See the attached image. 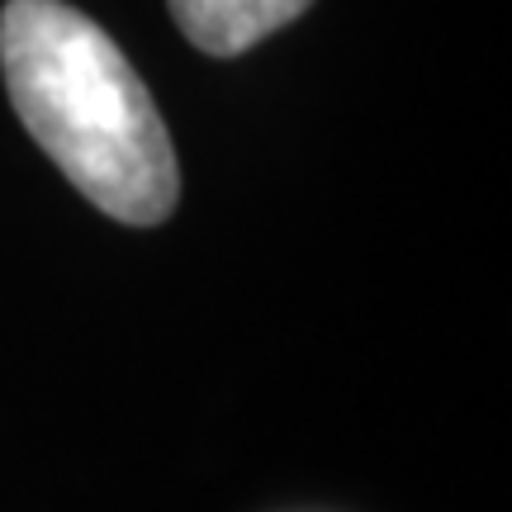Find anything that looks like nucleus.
<instances>
[{
  "instance_id": "obj_2",
  "label": "nucleus",
  "mask_w": 512,
  "mask_h": 512,
  "mask_svg": "<svg viewBox=\"0 0 512 512\" xmlns=\"http://www.w3.org/2000/svg\"><path fill=\"white\" fill-rule=\"evenodd\" d=\"M313 0H171V19L200 53L238 57L299 19Z\"/></svg>"
},
{
  "instance_id": "obj_1",
  "label": "nucleus",
  "mask_w": 512,
  "mask_h": 512,
  "mask_svg": "<svg viewBox=\"0 0 512 512\" xmlns=\"http://www.w3.org/2000/svg\"><path fill=\"white\" fill-rule=\"evenodd\" d=\"M0 72L15 114L62 176L110 219L157 228L181 195V166L143 76L67 0H5Z\"/></svg>"
}]
</instances>
